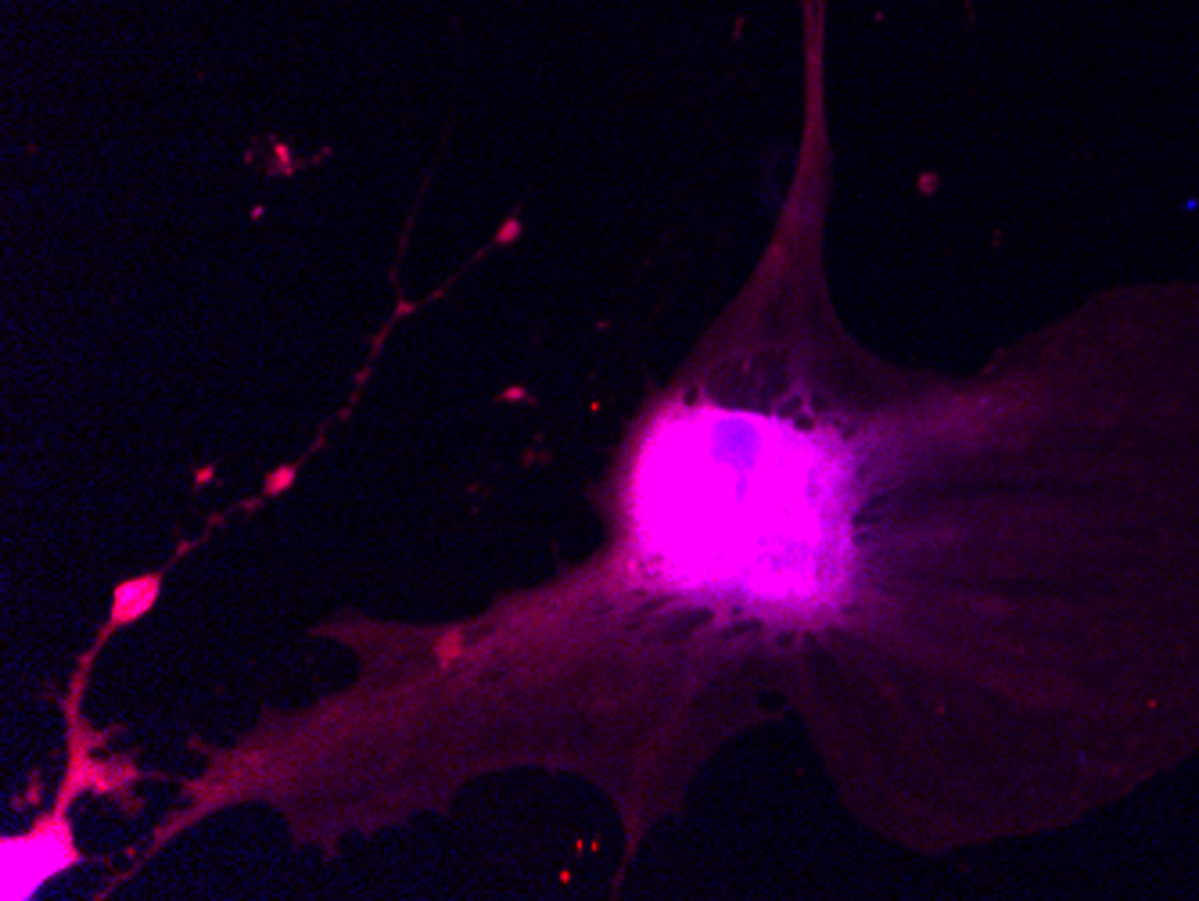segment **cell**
<instances>
[{"mask_svg": "<svg viewBox=\"0 0 1199 901\" xmlns=\"http://www.w3.org/2000/svg\"><path fill=\"white\" fill-rule=\"evenodd\" d=\"M636 521L646 554L686 586L819 600L845 565L837 460L772 417L672 410L643 445Z\"/></svg>", "mask_w": 1199, "mask_h": 901, "instance_id": "6da1fadb", "label": "cell"}]
</instances>
